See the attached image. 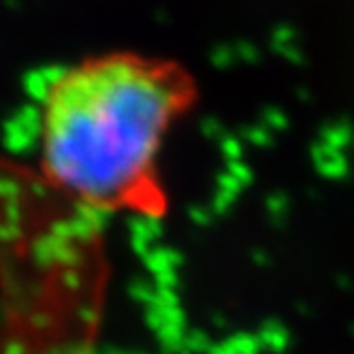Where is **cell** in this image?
I'll list each match as a JSON object with an SVG mask.
<instances>
[{
    "label": "cell",
    "instance_id": "2",
    "mask_svg": "<svg viewBox=\"0 0 354 354\" xmlns=\"http://www.w3.org/2000/svg\"><path fill=\"white\" fill-rule=\"evenodd\" d=\"M105 290L94 214L0 158V354H88Z\"/></svg>",
    "mask_w": 354,
    "mask_h": 354
},
{
    "label": "cell",
    "instance_id": "1",
    "mask_svg": "<svg viewBox=\"0 0 354 354\" xmlns=\"http://www.w3.org/2000/svg\"><path fill=\"white\" fill-rule=\"evenodd\" d=\"M196 96L194 75L171 58L107 52L75 62L43 96L39 171L94 216H162L160 154Z\"/></svg>",
    "mask_w": 354,
    "mask_h": 354
}]
</instances>
